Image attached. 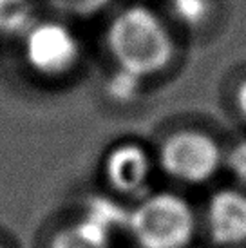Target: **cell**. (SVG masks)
<instances>
[{
  "label": "cell",
  "mask_w": 246,
  "mask_h": 248,
  "mask_svg": "<svg viewBox=\"0 0 246 248\" xmlns=\"http://www.w3.org/2000/svg\"><path fill=\"white\" fill-rule=\"evenodd\" d=\"M114 69L149 80L172 63L176 46L169 24L154 7L134 2L116 9L103 33Z\"/></svg>",
  "instance_id": "obj_1"
},
{
  "label": "cell",
  "mask_w": 246,
  "mask_h": 248,
  "mask_svg": "<svg viewBox=\"0 0 246 248\" xmlns=\"http://www.w3.org/2000/svg\"><path fill=\"white\" fill-rule=\"evenodd\" d=\"M198 232V216L183 196L149 192L129 205L127 235L138 248H188Z\"/></svg>",
  "instance_id": "obj_2"
},
{
  "label": "cell",
  "mask_w": 246,
  "mask_h": 248,
  "mask_svg": "<svg viewBox=\"0 0 246 248\" xmlns=\"http://www.w3.org/2000/svg\"><path fill=\"white\" fill-rule=\"evenodd\" d=\"M16 47L26 69L46 82L67 80L83 62V42L75 22L51 13L42 15Z\"/></svg>",
  "instance_id": "obj_3"
},
{
  "label": "cell",
  "mask_w": 246,
  "mask_h": 248,
  "mask_svg": "<svg viewBox=\"0 0 246 248\" xmlns=\"http://www.w3.org/2000/svg\"><path fill=\"white\" fill-rule=\"evenodd\" d=\"M225 152L215 140L198 129H181L159 145L156 165L181 185H205L223 169Z\"/></svg>",
  "instance_id": "obj_4"
},
{
  "label": "cell",
  "mask_w": 246,
  "mask_h": 248,
  "mask_svg": "<svg viewBox=\"0 0 246 248\" xmlns=\"http://www.w3.org/2000/svg\"><path fill=\"white\" fill-rule=\"evenodd\" d=\"M156 159L139 141H118L105 152L102 174L105 183L120 198L136 201L151 190Z\"/></svg>",
  "instance_id": "obj_5"
},
{
  "label": "cell",
  "mask_w": 246,
  "mask_h": 248,
  "mask_svg": "<svg viewBox=\"0 0 246 248\" xmlns=\"http://www.w3.org/2000/svg\"><path fill=\"white\" fill-rule=\"evenodd\" d=\"M205 230L215 247L235 248L246 245V190L221 188L205 207Z\"/></svg>",
  "instance_id": "obj_6"
},
{
  "label": "cell",
  "mask_w": 246,
  "mask_h": 248,
  "mask_svg": "<svg viewBox=\"0 0 246 248\" xmlns=\"http://www.w3.org/2000/svg\"><path fill=\"white\" fill-rule=\"evenodd\" d=\"M42 0H0V42L18 44L40 18Z\"/></svg>",
  "instance_id": "obj_7"
},
{
  "label": "cell",
  "mask_w": 246,
  "mask_h": 248,
  "mask_svg": "<svg viewBox=\"0 0 246 248\" xmlns=\"http://www.w3.org/2000/svg\"><path fill=\"white\" fill-rule=\"evenodd\" d=\"M47 248H114V239L82 216L56 228Z\"/></svg>",
  "instance_id": "obj_8"
},
{
  "label": "cell",
  "mask_w": 246,
  "mask_h": 248,
  "mask_svg": "<svg viewBox=\"0 0 246 248\" xmlns=\"http://www.w3.org/2000/svg\"><path fill=\"white\" fill-rule=\"evenodd\" d=\"M80 216L100 230H103L107 235H110L114 241L120 234H127L129 205H123L118 198L96 196L91 201H87Z\"/></svg>",
  "instance_id": "obj_9"
},
{
  "label": "cell",
  "mask_w": 246,
  "mask_h": 248,
  "mask_svg": "<svg viewBox=\"0 0 246 248\" xmlns=\"http://www.w3.org/2000/svg\"><path fill=\"white\" fill-rule=\"evenodd\" d=\"M51 15L62 16L69 22L92 20L107 13L116 0H42Z\"/></svg>",
  "instance_id": "obj_10"
},
{
  "label": "cell",
  "mask_w": 246,
  "mask_h": 248,
  "mask_svg": "<svg viewBox=\"0 0 246 248\" xmlns=\"http://www.w3.org/2000/svg\"><path fill=\"white\" fill-rule=\"evenodd\" d=\"M165 9L176 24L199 29L212 18L214 0H165Z\"/></svg>",
  "instance_id": "obj_11"
},
{
  "label": "cell",
  "mask_w": 246,
  "mask_h": 248,
  "mask_svg": "<svg viewBox=\"0 0 246 248\" xmlns=\"http://www.w3.org/2000/svg\"><path fill=\"white\" fill-rule=\"evenodd\" d=\"M143 78L129 75L125 71L112 69L110 76L107 78V83H105V91L110 100L116 104H132L143 93Z\"/></svg>",
  "instance_id": "obj_12"
},
{
  "label": "cell",
  "mask_w": 246,
  "mask_h": 248,
  "mask_svg": "<svg viewBox=\"0 0 246 248\" xmlns=\"http://www.w3.org/2000/svg\"><path fill=\"white\" fill-rule=\"evenodd\" d=\"M223 167L230 172L243 190H246V138L239 140L225 152Z\"/></svg>",
  "instance_id": "obj_13"
},
{
  "label": "cell",
  "mask_w": 246,
  "mask_h": 248,
  "mask_svg": "<svg viewBox=\"0 0 246 248\" xmlns=\"http://www.w3.org/2000/svg\"><path fill=\"white\" fill-rule=\"evenodd\" d=\"M235 109L241 114V118L246 122V80L239 83V87L235 91Z\"/></svg>",
  "instance_id": "obj_14"
},
{
  "label": "cell",
  "mask_w": 246,
  "mask_h": 248,
  "mask_svg": "<svg viewBox=\"0 0 246 248\" xmlns=\"http://www.w3.org/2000/svg\"><path fill=\"white\" fill-rule=\"evenodd\" d=\"M0 248H7V247L4 245V243H0Z\"/></svg>",
  "instance_id": "obj_15"
}]
</instances>
